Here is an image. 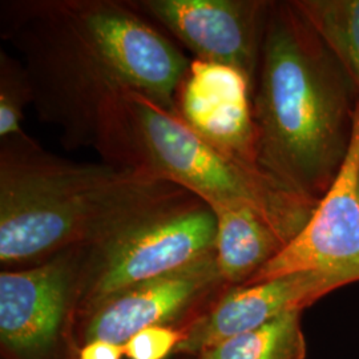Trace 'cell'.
I'll list each match as a JSON object with an SVG mask.
<instances>
[{
	"label": "cell",
	"instance_id": "10",
	"mask_svg": "<svg viewBox=\"0 0 359 359\" xmlns=\"http://www.w3.org/2000/svg\"><path fill=\"white\" fill-rule=\"evenodd\" d=\"M347 285L323 273H294L262 283L229 286L184 329L175 354L197 357L208 347L257 329L293 310H304Z\"/></svg>",
	"mask_w": 359,
	"mask_h": 359
},
{
	"label": "cell",
	"instance_id": "3",
	"mask_svg": "<svg viewBox=\"0 0 359 359\" xmlns=\"http://www.w3.org/2000/svg\"><path fill=\"white\" fill-rule=\"evenodd\" d=\"M358 100L344 65L293 1H270L253 90L258 165L320 201L342 167Z\"/></svg>",
	"mask_w": 359,
	"mask_h": 359
},
{
	"label": "cell",
	"instance_id": "6",
	"mask_svg": "<svg viewBox=\"0 0 359 359\" xmlns=\"http://www.w3.org/2000/svg\"><path fill=\"white\" fill-rule=\"evenodd\" d=\"M86 248L0 273V346L6 359H76L79 280Z\"/></svg>",
	"mask_w": 359,
	"mask_h": 359
},
{
	"label": "cell",
	"instance_id": "16",
	"mask_svg": "<svg viewBox=\"0 0 359 359\" xmlns=\"http://www.w3.org/2000/svg\"><path fill=\"white\" fill-rule=\"evenodd\" d=\"M185 337L184 329L152 326L135 334L124 345L128 359H167Z\"/></svg>",
	"mask_w": 359,
	"mask_h": 359
},
{
	"label": "cell",
	"instance_id": "7",
	"mask_svg": "<svg viewBox=\"0 0 359 359\" xmlns=\"http://www.w3.org/2000/svg\"><path fill=\"white\" fill-rule=\"evenodd\" d=\"M229 287L222 280L216 252L182 269L108 295L76 316L80 347L93 341L124 346L152 326L185 329Z\"/></svg>",
	"mask_w": 359,
	"mask_h": 359
},
{
	"label": "cell",
	"instance_id": "12",
	"mask_svg": "<svg viewBox=\"0 0 359 359\" xmlns=\"http://www.w3.org/2000/svg\"><path fill=\"white\" fill-rule=\"evenodd\" d=\"M216 216V258L228 286L249 283L277 256L285 244L269 224L250 208L218 205Z\"/></svg>",
	"mask_w": 359,
	"mask_h": 359
},
{
	"label": "cell",
	"instance_id": "18",
	"mask_svg": "<svg viewBox=\"0 0 359 359\" xmlns=\"http://www.w3.org/2000/svg\"><path fill=\"white\" fill-rule=\"evenodd\" d=\"M358 201H359V175H358Z\"/></svg>",
	"mask_w": 359,
	"mask_h": 359
},
{
	"label": "cell",
	"instance_id": "2",
	"mask_svg": "<svg viewBox=\"0 0 359 359\" xmlns=\"http://www.w3.org/2000/svg\"><path fill=\"white\" fill-rule=\"evenodd\" d=\"M192 193L136 169L74 161L27 133L0 140V264L25 269L90 248Z\"/></svg>",
	"mask_w": 359,
	"mask_h": 359
},
{
	"label": "cell",
	"instance_id": "15",
	"mask_svg": "<svg viewBox=\"0 0 359 359\" xmlns=\"http://www.w3.org/2000/svg\"><path fill=\"white\" fill-rule=\"evenodd\" d=\"M34 103V90L22 60L0 50V140L26 133L25 108Z\"/></svg>",
	"mask_w": 359,
	"mask_h": 359
},
{
	"label": "cell",
	"instance_id": "1",
	"mask_svg": "<svg viewBox=\"0 0 359 359\" xmlns=\"http://www.w3.org/2000/svg\"><path fill=\"white\" fill-rule=\"evenodd\" d=\"M0 35L22 57L40 121L60 130L68 151L95 148L108 109L128 92L176 112L192 62L128 0H3Z\"/></svg>",
	"mask_w": 359,
	"mask_h": 359
},
{
	"label": "cell",
	"instance_id": "5",
	"mask_svg": "<svg viewBox=\"0 0 359 359\" xmlns=\"http://www.w3.org/2000/svg\"><path fill=\"white\" fill-rule=\"evenodd\" d=\"M216 216L189 194L86 248L76 316L136 283L182 269L216 252Z\"/></svg>",
	"mask_w": 359,
	"mask_h": 359
},
{
	"label": "cell",
	"instance_id": "4",
	"mask_svg": "<svg viewBox=\"0 0 359 359\" xmlns=\"http://www.w3.org/2000/svg\"><path fill=\"white\" fill-rule=\"evenodd\" d=\"M93 149L108 164L172 182L210 208H250L285 246L302 231L318 204L262 168L221 152L176 112L135 92L123 95L108 109Z\"/></svg>",
	"mask_w": 359,
	"mask_h": 359
},
{
	"label": "cell",
	"instance_id": "17",
	"mask_svg": "<svg viewBox=\"0 0 359 359\" xmlns=\"http://www.w3.org/2000/svg\"><path fill=\"white\" fill-rule=\"evenodd\" d=\"M126 357L124 346L107 341H93L79 350L77 359H121Z\"/></svg>",
	"mask_w": 359,
	"mask_h": 359
},
{
	"label": "cell",
	"instance_id": "14",
	"mask_svg": "<svg viewBox=\"0 0 359 359\" xmlns=\"http://www.w3.org/2000/svg\"><path fill=\"white\" fill-rule=\"evenodd\" d=\"M344 65L359 97V0H294Z\"/></svg>",
	"mask_w": 359,
	"mask_h": 359
},
{
	"label": "cell",
	"instance_id": "11",
	"mask_svg": "<svg viewBox=\"0 0 359 359\" xmlns=\"http://www.w3.org/2000/svg\"><path fill=\"white\" fill-rule=\"evenodd\" d=\"M175 103L180 118L201 139L233 158L258 165L253 88L240 71L193 59Z\"/></svg>",
	"mask_w": 359,
	"mask_h": 359
},
{
	"label": "cell",
	"instance_id": "13",
	"mask_svg": "<svg viewBox=\"0 0 359 359\" xmlns=\"http://www.w3.org/2000/svg\"><path fill=\"white\" fill-rule=\"evenodd\" d=\"M302 311L293 310L201 351L197 359H305Z\"/></svg>",
	"mask_w": 359,
	"mask_h": 359
},
{
	"label": "cell",
	"instance_id": "8",
	"mask_svg": "<svg viewBox=\"0 0 359 359\" xmlns=\"http://www.w3.org/2000/svg\"><path fill=\"white\" fill-rule=\"evenodd\" d=\"M359 97L346 158L294 238L246 283L294 273H323L359 283Z\"/></svg>",
	"mask_w": 359,
	"mask_h": 359
},
{
	"label": "cell",
	"instance_id": "9",
	"mask_svg": "<svg viewBox=\"0 0 359 359\" xmlns=\"http://www.w3.org/2000/svg\"><path fill=\"white\" fill-rule=\"evenodd\" d=\"M145 19L164 27L196 60L226 65L256 86L270 1L128 0Z\"/></svg>",
	"mask_w": 359,
	"mask_h": 359
}]
</instances>
